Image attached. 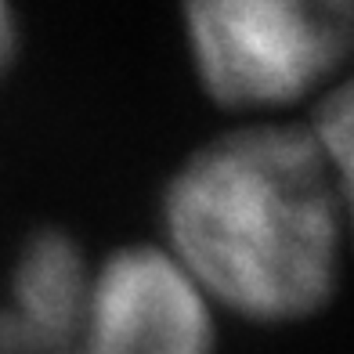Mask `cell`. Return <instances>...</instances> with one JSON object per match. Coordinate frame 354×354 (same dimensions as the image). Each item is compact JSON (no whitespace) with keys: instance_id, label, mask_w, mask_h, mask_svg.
Instances as JSON below:
<instances>
[{"instance_id":"1","label":"cell","mask_w":354,"mask_h":354,"mask_svg":"<svg viewBox=\"0 0 354 354\" xmlns=\"http://www.w3.org/2000/svg\"><path fill=\"white\" fill-rule=\"evenodd\" d=\"M163 221L192 279L250 322L311 318L336 289L340 217L315 141L253 127L170 177Z\"/></svg>"},{"instance_id":"2","label":"cell","mask_w":354,"mask_h":354,"mask_svg":"<svg viewBox=\"0 0 354 354\" xmlns=\"http://www.w3.org/2000/svg\"><path fill=\"white\" fill-rule=\"evenodd\" d=\"M185 37L210 98L232 109L282 105L326 80L354 47L344 0H235L185 11Z\"/></svg>"},{"instance_id":"3","label":"cell","mask_w":354,"mask_h":354,"mask_svg":"<svg viewBox=\"0 0 354 354\" xmlns=\"http://www.w3.org/2000/svg\"><path fill=\"white\" fill-rule=\"evenodd\" d=\"M80 354H214L196 282L156 250H120L91 289Z\"/></svg>"},{"instance_id":"4","label":"cell","mask_w":354,"mask_h":354,"mask_svg":"<svg viewBox=\"0 0 354 354\" xmlns=\"http://www.w3.org/2000/svg\"><path fill=\"white\" fill-rule=\"evenodd\" d=\"M8 308L33 326L58 354H69L87 315V268L76 239L62 228H40L22 243L11 264Z\"/></svg>"},{"instance_id":"5","label":"cell","mask_w":354,"mask_h":354,"mask_svg":"<svg viewBox=\"0 0 354 354\" xmlns=\"http://www.w3.org/2000/svg\"><path fill=\"white\" fill-rule=\"evenodd\" d=\"M318 141H322L318 152L326 159V167L340 177V188H344L351 217H354V80L344 84L322 105Z\"/></svg>"},{"instance_id":"6","label":"cell","mask_w":354,"mask_h":354,"mask_svg":"<svg viewBox=\"0 0 354 354\" xmlns=\"http://www.w3.org/2000/svg\"><path fill=\"white\" fill-rule=\"evenodd\" d=\"M0 354H58V351L33 326H26L8 304H0Z\"/></svg>"},{"instance_id":"7","label":"cell","mask_w":354,"mask_h":354,"mask_svg":"<svg viewBox=\"0 0 354 354\" xmlns=\"http://www.w3.org/2000/svg\"><path fill=\"white\" fill-rule=\"evenodd\" d=\"M15 47H19V29H15L11 11H8L4 4H0V76H4V69L11 66Z\"/></svg>"}]
</instances>
